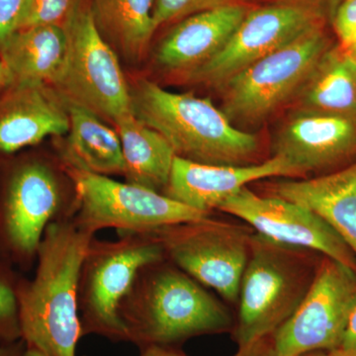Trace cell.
Segmentation results:
<instances>
[{
  "label": "cell",
  "mask_w": 356,
  "mask_h": 356,
  "mask_svg": "<svg viewBox=\"0 0 356 356\" xmlns=\"http://www.w3.org/2000/svg\"><path fill=\"white\" fill-rule=\"evenodd\" d=\"M95 234L76 221L47 227L36 257V273L19 283L20 327L26 346L48 356H76L83 336L79 310L81 266Z\"/></svg>",
  "instance_id": "obj_1"
},
{
  "label": "cell",
  "mask_w": 356,
  "mask_h": 356,
  "mask_svg": "<svg viewBox=\"0 0 356 356\" xmlns=\"http://www.w3.org/2000/svg\"><path fill=\"white\" fill-rule=\"evenodd\" d=\"M165 259L143 268L121 302L128 341L177 348L188 339L233 332L231 312L205 288Z\"/></svg>",
  "instance_id": "obj_2"
},
{
  "label": "cell",
  "mask_w": 356,
  "mask_h": 356,
  "mask_svg": "<svg viewBox=\"0 0 356 356\" xmlns=\"http://www.w3.org/2000/svg\"><path fill=\"white\" fill-rule=\"evenodd\" d=\"M132 113L161 134L179 158L217 165H252L259 140L208 98L165 90L149 81L131 92Z\"/></svg>",
  "instance_id": "obj_3"
},
{
  "label": "cell",
  "mask_w": 356,
  "mask_h": 356,
  "mask_svg": "<svg viewBox=\"0 0 356 356\" xmlns=\"http://www.w3.org/2000/svg\"><path fill=\"white\" fill-rule=\"evenodd\" d=\"M308 252L252 234L231 332L238 348L273 336L298 309L318 268Z\"/></svg>",
  "instance_id": "obj_4"
},
{
  "label": "cell",
  "mask_w": 356,
  "mask_h": 356,
  "mask_svg": "<svg viewBox=\"0 0 356 356\" xmlns=\"http://www.w3.org/2000/svg\"><path fill=\"white\" fill-rule=\"evenodd\" d=\"M161 243L149 234L126 233L116 242L91 241L79 284L81 331L128 341L119 316L121 302L143 268L163 261Z\"/></svg>",
  "instance_id": "obj_5"
},
{
  "label": "cell",
  "mask_w": 356,
  "mask_h": 356,
  "mask_svg": "<svg viewBox=\"0 0 356 356\" xmlns=\"http://www.w3.org/2000/svg\"><path fill=\"white\" fill-rule=\"evenodd\" d=\"M330 48L323 25L303 33L222 83V111L232 123L264 120L298 95Z\"/></svg>",
  "instance_id": "obj_6"
},
{
  "label": "cell",
  "mask_w": 356,
  "mask_h": 356,
  "mask_svg": "<svg viewBox=\"0 0 356 356\" xmlns=\"http://www.w3.org/2000/svg\"><path fill=\"white\" fill-rule=\"evenodd\" d=\"M67 53L54 84L67 102L116 122L132 113V99L117 53L96 27L90 6L79 1L63 26Z\"/></svg>",
  "instance_id": "obj_7"
},
{
  "label": "cell",
  "mask_w": 356,
  "mask_h": 356,
  "mask_svg": "<svg viewBox=\"0 0 356 356\" xmlns=\"http://www.w3.org/2000/svg\"><path fill=\"white\" fill-rule=\"evenodd\" d=\"M74 175L79 202L74 221L92 234L106 228L147 234L210 217L147 187L77 168Z\"/></svg>",
  "instance_id": "obj_8"
},
{
  "label": "cell",
  "mask_w": 356,
  "mask_h": 356,
  "mask_svg": "<svg viewBox=\"0 0 356 356\" xmlns=\"http://www.w3.org/2000/svg\"><path fill=\"white\" fill-rule=\"evenodd\" d=\"M147 234L175 266L229 303L238 302L252 236L245 228L208 217Z\"/></svg>",
  "instance_id": "obj_9"
},
{
  "label": "cell",
  "mask_w": 356,
  "mask_h": 356,
  "mask_svg": "<svg viewBox=\"0 0 356 356\" xmlns=\"http://www.w3.org/2000/svg\"><path fill=\"white\" fill-rule=\"evenodd\" d=\"M356 309V271L325 257L305 298L271 337L280 356L341 348Z\"/></svg>",
  "instance_id": "obj_10"
},
{
  "label": "cell",
  "mask_w": 356,
  "mask_h": 356,
  "mask_svg": "<svg viewBox=\"0 0 356 356\" xmlns=\"http://www.w3.org/2000/svg\"><path fill=\"white\" fill-rule=\"evenodd\" d=\"M60 206V184L50 166L26 161L13 168L0 195V257L29 266Z\"/></svg>",
  "instance_id": "obj_11"
},
{
  "label": "cell",
  "mask_w": 356,
  "mask_h": 356,
  "mask_svg": "<svg viewBox=\"0 0 356 356\" xmlns=\"http://www.w3.org/2000/svg\"><path fill=\"white\" fill-rule=\"evenodd\" d=\"M320 25L323 13L317 3L284 2L248 10L226 46L189 72V79L222 86L245 67Z\"/></svg>",
  "instance_id": "obj_12"
},
{
  "label": "cell",
  "mask_w": 356,
  "mask_h": 356,
  "mask_svg": "<svg viewBox=\"0 0 356 356\" xmlns=\"http://www.w3.org/2000/svg\"><path fill=\"white\" fill-rule=\"evenodd\" d=\"M218 209L247 222L254 233L273 242L318 252L356 271L355 255L343 238L304 206L276 196L257 195L247 186Z\"/></svg>",
  "instance_id": "obj_13"
},
{
  "label": "cell",
  "mask_w": 356,
  "mask_h": 356,
  "mask_svg": "<svg viewBox=\"0 0 356 356\" xmlns=\"http://www.w3.org/2000/svg\"><path fill=\"white\" fill-rule=\"evenodd\" d=\"M356 154V115L301 108L280 128L273 156L295 175L327 170Z\"/></svg>",
  "instance_id": "obj_14"
},
{
  "label": "cell",
  "mask_w": 356,
  "mask_h": 356,
  "mask_svg": "<svg viewBox=\"0 0 356 356\" xmlns=\"http://www.w3.org/2000/svg\"><path fill=\"white\" fill-rule=\"evenodd\" d=\"M292 175L291 168L277 156L247 165H206L175 156L165 195L210 215L252 182Z\"/></svg>",
  "instance_id": "obj_15"
},
{
  "label": "cell",
  "mask_w": 356,
  "mask_h": 356,
  "mask_svg": "<svg viewBox=\"0 0 356 356\" xmlns=\"http://www.w3.org/2000/svg\"><path fill=\"white\" fill-rule=\"evenodd\" d=\"M248 11L236 1L184 18L159 44V65L188 74L197 69L226 46Z\"/></svg>",
  "instance_id": "obj_16"
},
{
  "label": "cell",
  "mask_w": 356,
  "mask_h": 356,
  "mask_svg": "<svg viewBox=\"0 0 356 356\" xmlns=\"http://www.w3.org/2000/svg\"><path fill=\"white\" fill-rule=\"evenodd\" d=\"M270 195L308 208L327 222L356 257V163L330 175L270 184Z\"/></svg>",
  "instance_id": "obj_17"
},
{
  "label": "cell",
  "mask_w": 356,
  "mask_h": 356,
  "mask_svg": "<svg viewBox=\"0 0 356 356\" xmlns=\"http://www.w3.org/2000/svg\"><path fill=\"white\" fill-rule=\"evenodd\" d=\"M44 83L16 84L0 111V153L11 154L39 144L49 136L69 133L65 103H60Z\"/></svg>",
  "instance_id": "obj_18"
},
{
  "label": "cell",
  "mask_w": 356,
  "mask_h": 356,
  "mask_svg": "<svg viewBox=\"0 0 356 356\" xmlns=\"http://www.w3.org/2000/svg\"><path fill=\"white\" fill-rule=\"evenodd\" d=\"M67 47L63 26H36L14 32L0 46V56L10 83H53L62 70Z\"/></svg>",
  "instance_id": "obj_19"
},
{
  "label": "cell",
  "mask_w": 356,
  "mask_h": 356,
  "mask_svg": "<svg viewBox=\"0 0 356 356\" xmlns=\"http://www.w3.org/2000/svg\"><path fill=\"white\" fill-rule=\"evenodd\" d=\"M128 182L158 191L170 179L175 153L168 140L133 113L115 122Z\"/></svg>",
  "instance_id": "obj_20"
},
{
  "label": "cell",
  "mask_w": 356,
  "mask_h": 356,
  "mask_svg": "<svg viewBox=\"0 0 356 356\" xmlns=\"http://www.w3.org/2000/svg\"><path fill=\"white\" fill-rule=\"evenodd\" d=\"M65 102L70 117L67 156L77 170L106 175H124L120 138L95 112Z\"/></svg>",
  "instance_id": "obj_21"
},
{
  "label": "cell",
  "mask_w": 356,
  "mask_h": 356,
  "mask_svg": "<svg viewBox=\"0 0 356 356\" xmlns=\"http://www.w3.org/2000/svg\"><path fill=\"white\" fill-rule=\"evenodd\" d=\"M298 95L303 109L356 115V58L341 44L331 47Z\"/></svg>",
  "instance_id": "obj_22"
},
{
  "label": "cell",
  "mask_w": 356,
  "mask_h": 356,
  "mask_svg": "<svg viewBox=\"0 0 356 356\" xmlns=\"http://www.w3.org/2000/svg\"><path fill=\"white\" fill-rule=\"evenodd\" d=\"M154 4V0H92L90 10L103 39L134 62L156 32Z\"/></svg>",
  "instance_id": "obj_23"
},
{
  "label": "cell",
  "mask_w": 356,
  "mask_h": 356,
  "mask_svg": "<svg viewBox=\"0 0 356 356\" xmlns=\"http://www.w3.org/2000/svg\"><path fill=\"white\" fill-rule=\"evenodd\" d=\"M10 262L0 257V346L22 339L19 283Z\"/></svg>",
  "instance_id": "obj_24"
},
{
  "label": "cell",
  "mask_w": 356,
  "mask_h": 356,
  "mask_svg": "<svg viewBox=\"0 0 356 356\" xmlns=\"http://www.w3.org/2000/svg\"><path fill=\"white\" fill-rule=\"evenodd\" d=\"M81 0H27L20 29L36 26H64Z\"/></svg>",
  "instance_id": "obj_25"
},
{
  "label": "cell",
  "mask_w": 356,
  "mask_h": 356,
  "mask_svg": "<svg viewBox=\"0 0 356 356\" xmlns=\"http://www.w3.org/2000/svg\"><path fill=\"white\" fill-rule=\"evenodd\" d=\"M235 0H154L153 21L156 30L170 21L184 19L193 14L203 13L233 3Z\"/></svg>",
  "instance_id": "obj_26"
},
{
  "label": "cell",
  "mask_w": 356,
  "mask_h": 356,
  "mask_svg": "<svg viewBox=\"0 0 356 356\" xmlns=\"http://www.w3.org/2000/svg\"><path fill=\"white\" fill-rule=\"evenodd\" d=\"M334 31L343 43L356 29V0H332Z\"/></svg>",
  "instance_id": "obj_27"
},
{
  "label": "cell",
  "mask_w": 356,
  "mask_h": 356,
  "mask_svg": "<svg viewBox=\"0 0 356 356\" xmlns=\"http://www.w3.org/2000/svg\"><path fill=\"white\" fill-rule=\"evenodd\" d=\"M27 0H0V46L18 31Z\"/></svg>",
  "instance_id": "obj_28"
},
{
  "label": "cell",
  "mask_w": 356,
  "mask_h": 356,
  "mask_svg": "<svg viewBox=\"0 0 356 356\" xmlns=\"http://www.w3.org/2000/svg\"><path fill=\"white\" fill-rule=\"evenodd\" d=\"M233 356H280L274 346L271 336L257 339L254 343L241 346Z\"/></svg>",
  "instance_id": "obj_29"
},
{
  "label": "cell",
  "mask_w": 356,
  "mask_h": 356,
  "mask_svg": "<svg viewBox=\"0 0 356 356\" xmlns=\"http://www.w3.org/2000/svg\"><path fill=\"white\" fill-rule=\"evenodd\" d=\"M140 356H188L184 351L173 346H151L140 348Z\"/></svg>",
  "instance_id": "obj_30"
},
{
  "label": "cell",
  "mask_w": 356,
  "mask_h": 356,
  "mask_svg": "<svg viewBox=\"0 0 356 356\" xmlns=\"http://www.w3.org/2000/svg\"><path fill=\"white\" fill-rule=\"evenodd\" d=\"M341 346L343 348H356V309L351 315Z\"/></svg>",
  "instance_id": "obj_31"
},
{
  "label": "cell",
  "mask_w": 356,
  "mask_h": 356,
  "mask_svg": "<svg viewBox=\"0 0 356 356\" xmlns=\"http://www.w3.org/2000/svg\"><path fill=\"white\" fill-rule=\"evenodd\" d=\"M302 356H356V348H334L331 350H317L306 353Z\"/></svg>",
  "instance_id": "obj_32"
},
{
  "label": "cell",
  "mask_w": 356,
  "mask_h": 356,
  "mask_svg": "<svg viewBox=\"0 0 356 356\" xmlns=\"http://www.w3.org/2000/svg\"><path fill=\"white\" fill-rule=\"evenodd\" d=\"M26 348V343L23 339L16 343L0 346V356H22Z\"/></svg>",
  "instance_id": "obj_33"
},
{
  "label": "cell",
  "mask_w": 356,
  "mask_h": 356,
  "mask_svg": "<svg viewBox=\"0 0 356 356\" xmlns=\"http://www.w3.org/2000/svg\"><path fill=\"white\" fill-rule=\"evenodd\" d=\"M22 356H48L43 351L38 350V348H33V346H26L24 353Z\"/></svg>",
  "instance_id": "obj_34"
},
{
  "label": "cell",
  "mask_w": 356,
  "mask_h": 356,
  "mask_svg": "<svg viewBox=\"0 0 356 356\" xmlns=\"http://www.w3.org/2000/svg\"><path fill=\"white\" fill-rule=\"evenodd\" d=\"M6 83H10V77H9L4 65L2 64V62H0V86Z\"/></svg>",
  "instance_id": "obj_35"
},
{
  "label": "cell",
  "mask_w": 356,
  "mask_h": 356,
  "mask_svg": "<svg viewBox=\"0 0 356 356\" xmlns=\"http://www.w3.org/2000/svg\"><path fill=\"white\" fill-rule=\"evenodd\" d=\"M356 42V29L355 31L351 33L350 36H348V38L346 40V41L343 42V43H341V44H343V46H348V44L355 43Z\"/></svg>",
  "instance_id": "obj_36"
},
{
  "label": "cell",
  "mask_w": 356,
  "mask_h": 356,
  "mask_svg": "<svg viewBox=\"0 0 356 356\" xmlns=\"http://www.w3.org/2000/svg\"><path fill=\"white\" fill-rule=\"evenodd\" d=\"M343 46V44H341ZM344 48L346 49L348 51H350V54L351 56H353L356 58V42L355 43H353L350 44H348V46H343Z\"/></svg>",
  "instance_id": "obj_37"
},
{
  "label": "cell",
  "mask_w": 356,
  "mask_h": 356,
  "mask_svg": "<svg viewBox=\"0 0 356 356\" xmlns=\"http://www.w3.org/2000/svg\"><path fill=\"white\" fill-rule=\"evenodd\" d=\"M287 2H305V3H317V0H287Z\"/></svg>",
  "instance_id": "obj_38"
}]
</instances>
